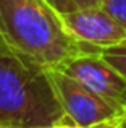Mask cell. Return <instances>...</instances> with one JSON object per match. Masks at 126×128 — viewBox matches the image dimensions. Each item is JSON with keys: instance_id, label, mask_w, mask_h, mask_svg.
Wrapping results in <instances>:
<instances>
[{"instance_id": "obj_1", "label": "cell", "mask_w": 126, "mask_h": 128, "mask_svg": "<svg viewBox=\"0 0 126 128\" xmlns=\"http://www.w3.org/2000/svg\"><path fill=\"white\" fill-rule=\"evenodd\" d=\"M0 39L24 58L60 70L73 58L97 49L79 42L47 0H0Z\"/></svg>"}, {"instance_id": "obj_2", "label": "cell", "mask_w": 126, "mask_h": 128, "mask_svg": "<svg viewBox=\"0 0 126 128\" xmlns=\"http://www.w3.org/2000/svg\"><path fill=\"white\" fill-rule=\"evenodd\" d=\"M65 118L50 70L0 39V128H50Z\"/></svg>"}, {"instance_id": "obj_3", "label": "cell", "mask_w": 126, "mask_h": 128, "mask_svg": "<svg viewBox=\"0 0 126 128\" xmlns=\"http://www.w3.org/2000/svg\"><path fill=\"white\" fill-rule=\"evenodd\" d=\"M50 78L65 115L78 126L91 128L105 120L126 117L121 109L115 107L62 70H50Z\"/></svg>"}, {"instance_id": "obj_4", "label": "cell", "mask_w": 126, "mask_h": 128, "mask_svg": "<svg viewBox=\"0 0 126 128\" xmlns=\"http://www.w3.org/2000/svg\"><path fill=\"white\" fill-rule=\"evenodd\" d=\"M60 70L126 114V78L100 55V52L82 54Z\"/></svg>"}, {"instance_id": "obj_5", "label": "cell", "mask_w": 126, "mask_h": 128, "mask_svg": "<svg viewBox=\"0 0 126 128\" xmlns=\"http://www.w3.org/2000/svg\"><path fill=\"white\" fill-rule=\"evenodd\" d=\"M62 18L73 38L92 49L102 52L126 46V29L102 5L76 8Z\"/></svg>"}, {"instance_id": "obj_6", "label": "cell", "mask_w": 126, "mask_h": 128, "mask_svg": "<svg viewBox=\"0 0 126 128\" xmlns=\"http://www.w3.org/2000/svg\"><path fill=\"white\" fill-rule=\"evenodd\" d=\"M100 55L126 78V47H115V49L102 50Z\"/></svg>"}, {"instance_id": "obj_7", "label": "cell", "mask_w": 126, "mask_h": 128, "mask_svg": "<svg viewBox=\"0 0 126 128\" xmlns=\"http://www.w3.org/2000/svg\"><path fill=\"white\" fill-rule=\"evenodd\" d=\"M100 5L126 29V0H102Z\"/></svg>"}, {"instance_id": "obj_8", "label": "cell", "mask_w": 126, "mask_h": 128, "mask_svg": "<svg viewBox=\"0 0 126 128\" xmlns=\"http://www.w3.org/2000/svg\"><path fill=\"white\" fill-rule=\"evenodd\" d=\"M47 2L52 3V5H54L62 15L69 13V12H74V10L78 8L76 3H74V0H47Z\"/></svg>"}, {"instance_id": "obj_9", "label": "cell", "mask_w": 126, "mask_h": 128, "mask_svg": "<svg viewBox=\"0 0 126 128\" xmlns=\"http://www.w3.org/2000/svg\"><path fill=\"white\" fill-rule=\"evenodd\" d=\"M125 118L126 117H117V118L105 120L102 123H97V125H94L91 128H125Z\"/></svg>"}, {"instance_id": "obj_10", "label": "cell", "mask_w": 126, "mask_h": 128, "mask_svg": "<svg viewBox=\"0 0 126 128\" xmlns=\"http://www.w3.org/2000/svg\"><path fill=\"white\" fill-rule=\"evenodd\" d=\"M50 128H81V126H78L76 123H73L71 120L66 117L65 120H62L60 123H57V125H54V126H50Z\"/></svg>"}, {"instance_id": "obj_11", "label": "cell", "mask_w": 126, "mask_h": 128, "mask_svg": "<svg viewBox=\"0 0 126 128\" xmlns=\"http://www.w3.org/2000/svg\"><path fill=\"white\" fill-rule=\"evenodd\" d=\"M78 8H86V6H92V5H99L95 0H74Z\"/></svg>"}, {"instance_id": "obj_12", "label": "cell", "mask_w": 126, "mask_h": 128, "mask_svg": "<svg viewBox=\"0 0 126 128\" xmlns=\"http://www.w3.org/2000/svg\"><path fill=\"white\" fill-rule=\"evenodd\" d=\"M95 2H97V3H99V5H100V2H102V0H95Z\"/></svg>"}, {"instance_id": "obj_13", "label": "cell", "mask_w": 126, "mask_h": 128, "mask_svg": "<svg viewBox=\"0 0 126 128\" xmlns=\"http://www.w3.org/2000/svg\"><path fill=\"white\" fill-rule=\"evenodd\" d=\"M125 128H126V118H125Z\"/></svg>"}]
</instances>
